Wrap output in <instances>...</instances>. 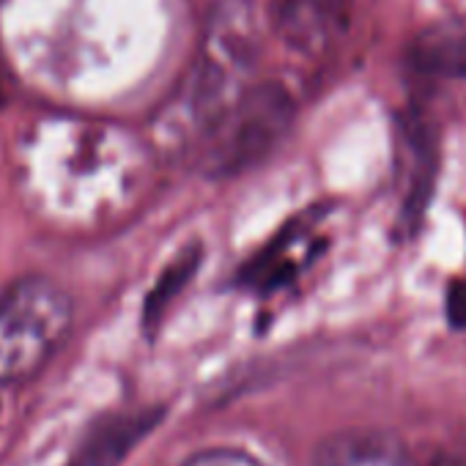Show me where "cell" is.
Returning <instances> with one entry per match:
<instances>
[{
    "mask_svg": "<svg viewBox=\"0 0 466 466\" xmlns=\"http://www.w3.org/2000/svg\"><path fill=\"white\" fill-rule=\"evenodd\" d=\"M406 140H409L411 154L417 157V165L411 170V187L406 192L400 225L414 230L420 225V219L425 217V208L433 198L436 167H439V143H436L433 127H428L425 121H417V118H411V124L406 129Z\"/></svg>",
    "mask_w": 466,
    "mask_h": 466,
    "instance_id": "8992f818",
    "label": "cell"
},
{
    "mask_svg": "<svg viewBox=\"0 0 466 466\" xmlns=\"http://www.w3.org/2000/svg\"><path fill=\"white\" fill-rule=\"evenodd\" d=\"M0 99H4V91H0Z\"/></svg>",
    "mask_w": 466,
    "mask_h": 466,
    "instance_id": "4fadbf2b",
    "label": "cell"
},
{
    "mask_svg": "<svg viewBox=\"0 0 466 466\" xmlns=\"http://www.w3.org/2000/svg\"><path fill=\"white\" fill-rule=\"evenodd\" d=\"M195 261H198V250H187V253L181 256V261H176V264L162 275L157 291H154L151 299H148V319L159 316L162 308L167 305V297L176 294V289H181V286L189 280V275H192V269H195Z\"/></svg>",
    "mask_w": 466,
    "mask_h": 466,
    "instance_id": "9c48e42d",
    "label": "cell"
},
{
    "mask_svg": "<svg viewBox=\"0 0 466 466\" xmlns=\"http://www.w3.org/2000/svg\"><path fill=\"white\" fill-rule=\"evenodd\" d=\"M433 466H463L461 461H455V458H439Z\"/></svg>",
    "mask_w": 466,
    "mask_h": 466,
    "instance_id": "7c38bea8",
    "label": "cell"
},
{
    "mask_svg": "<svg viewBox=\"0 0 466 466\" xmlns=\"http://www.w3.org/2000/svg\"><path fill=\"white\" fill-rule=\"evenodd\" d=\"M444 310H447V324L452 329H466V280H452L447 286Z\"/></svg>",
    "mask_w": 466,
    "mask_h": 466,
    "instance_id": "8fae6325",
    "label": "cell"
},
{
    "mask_svg": "<svg viewBox=\"0 0 466 466\" xmlns=\"http://www.w3.org/2000/svg\"><path fill=\"white\" fill-rule=\"evenodd\" d=\"M261 56V15L256 0H217L203 25L192 105L208 129L250 86Z\"/></svg>",
    "mask_w": 466,
    "mask_h": 466,
    "instance_id": "6da1fadb",
    "label": "cell"
},
{
    "mask_svg": "<svg viewBox=\"0 0 466 466\" xmlns=\"http://www.w3.org/2000/svg\"><path fill=\"white\" fill-rule=\"evenodd\" d=\"M409 58L422 75L466 80V20L431 25L414 39Z\"/></svg>",
    "mask_w": 466,
    "mask_h": 466,
    "instance_id": "277c9868",
    "label": "cell"
},
{
    "mask_svg": "<svg viewBox=\"0 0 466 466\" xmlns=\"http://www.w3.org/2000/svg\"><path fill=\"white\" fill-rule=\"evenodd\" d=\"M294 102L278 83L250 86L208 127L206 170L211 176H237L261 162L289 132Z\"/></svg>",
    "mask_w": 466,
    "mask_h": 466,
    "instance_id": "3957f363",
    "label": "cell"
},
{
    "mask_svg": "<svg viewBox=\"0 0 466 466\" xmlns=\"http://www.w3.org/2000/svg\"><path fill=\"white\" fill-rule=\"evenodd\" d=\"M148 428H151V420H143L137 414L127 420L124 417L110 420L107 428H99L94 439H88L75 466H116Z\"/></svg>",
    "mask_w": 466,
    "mask_h": 466,
    "instance_id": "52a82bcc",
    "label": "cell"
},
{
    "mask_svg": "<svg viewBox=\"0 0 466 466\" xmlns=\"http://www.w3.org/2000/svg\"><path fill=\"white\" fill-rule=\"evenodd\" d=\"M275 12L280 31L297 45L319 42L335 20L332 0H278Z\"/></svg>",
    "mask_w": 466,
    "mask_h": 466,
    "instance_id": "ba28073f",
    "label": "cell"
},
{
    "mask_svg": "<svg viewBox=\"0 0 466 466\" xmlns=\"http://www.w3.org/2000/svg\"><path fill=\"white\" fill-rule=\"evenodd\" d=\"M72 302L47 278H23L0 297V384L34 379L61 349Z\"/></svg>",
    "mask_w": 466,
    "mask_h": 466,
    "instance_id": "7a4b0ae2",
    "label": "cell"
},
{
    "mask_svg": "<svg viewBox=\"0 0 466 466\" xmlns=\"http://www.w3.org/2000/svg\"><path fill=\"white\" fill-rule=\"evenodd\" d=\"M181 466H267L256 455L245 450H233V447H217V450H203L187 458Z\"/></svg>",
    "mask_w": 466,
    "mask_h": 466,
    "instance_id": "30bf717a",
    "label": "cell"
},
{
    "mask_svg": "<svg viewBox=\"0 0 466 466\" xmlns=\"http://www.w3.org/2000/svg\"><path fill=\"white\" fill-rule=\"evenodd\" d=\"M313 466H411L398 439L379 431H349L332 436Z\"/></svg>",
    "mask_w": 466,
    "mask_h": 466,
    "instance_id": "5b68a950",
    "label": "cell"
}]
</instances>
